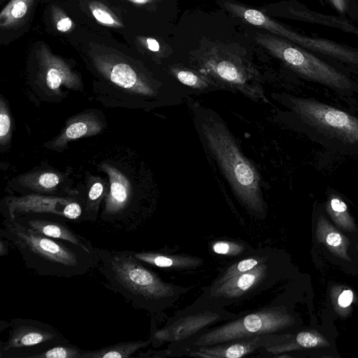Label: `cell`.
<instances>
[{
    "label": "cell",
    "instance_id": "cell-1",
    "mask_svg": "<svg viewBox=\"0 0 358 358\" xmlns=\"http://www.w3.org/2000/svg\"><path fill=\"white\" fill-rule=\"evenodd\" d=\"M96 268L103 285L120 294L134 308L146 310L152 320L171 306L188 289L164 281L143 264L131 250H108L94 246Z\"/></svg>",
    "mask_w": 358,
    "mask_h": 358
},
{
    "label": "cell",
    "instance_id": "cell-2",
    "mask_svg": "<svg viewBox=\"0 0 358 358\" xmlns=\"http://www.w3.org/2000/svg\"><path fill=\"white\" fill-rule=\"evenodd\" d=\"M0 237L10 241L27 268L37 275L59 278L84 275L97 264L96 253L71 242L44 236L15 220H3Z\"/></svg>",
    "mask_w": 358,
    "mask_h": 358
},
{
    "label": "cell",
    "instance_id": "cell-3",
    "mask_svg": "<svg viewBox=\"0 0 358 358\" xmlns=\"http://www.w3.org/2000/svg\"><path fill=\"white\" fill-rule=\"evenodd\" d=\"M199 131L234 193L244 206L256 215H264L261 177L245 156L222 120L210 110L199 111Z\"/></svg>",
    "mask_w": 358,
    "mask_h": 358
},
{
    "label": "cell",
    "instance_id": "cell-4",
    "mask_svg": "<svg viewBox=\"0 0 358 358\" xmlns=\"http://www.w3.org/2000/svg\"><path fill=\"white\" fill-rule=\"evenodd\" d=\"M285 104L300 131L336 153L358 155V118L310 98L286 96Z\"/></svg>",
    "mask_w": 358,
    "mask_h": 358
},
{
    "label": "cell",
    "instance_id": "cell-5",
    "mask_svg": "<svg viewBox=\"0 0 358 358\" xmlns=\"http://www.w3.org/2000/svg\"><path fill=\"white\" fill-rule=\"evenodd\" d=\"M257 43L303 78L317 83L341 96L358 93V83L305 48L278 36L257 33Z\"/></svg>",
    "mask_w": 358,
    "mask_h": 358
},
{
    "label": "cell",
    "instance_id": "cell-6",
    "mask_svg": "<svg viewBox=\"0 0 358 358\" xmlns=\"http://www.w3.org/2000/svg\"><path fill=\"white\" fill-rule=\"evenodd\" d=\"M195 63L217 86L233 89L253 101H267L259 73L243 56L225 45L205 48L195 57Z\"/></svg>",
    "mask_w": 358,
    "mask_h": 358
},
{
    "label": "cell",
    "instance_id": "cell-7",
    "mask_svg": "<svg viewBox=\"0 0 358 358\" xmlns=\"http://www.w3.org/2000/svg\"><path fill=\"white\" fill-rule=\"evenodd\" d=\"M292 317L275 308H266L200 333L184 341L173 342L164 351V356H172L176 352L185 353L189 350L209 346L247 337L274 334L288 327Z\"/></svg>",
    "mask_w": 358,
    "mask_h": 358
},
{
    "label": "cell",
    "instance_id": "cell-8",
    "mask_svg": "<svg viewBox=\"0 0 358 358\" xmlns=\"http://www.w3.org/2000/svg\"><path fill=\"white\" fill-rule=\"evenodd\" d=\"M5 329H8V338L0 341V358H35L67 341L53 326L34 319L1 320L0 331Z\"/></svg>",
    "mask_w": 358,
    "mask_h": 358
},
{
    "label": "cell",
    "instance_id": "cell-9",
    "mask_svg": "<svg viewBox=\"0 0 358 358\" xmlns=\"http://www.w3.org/2000/svg\"><path fill=\"white\" fill-rule=\"evenodd\" d=\"M85 200L76 196L29 194L8 196L1 202L3 219L13 220L26 215H41L69 222L84 221Z\"/></svg>",
    "mask_w": 358,
    "mask_h": 358
},
{
    "label": "cell",
    "instance_id": "cell-10",
    "mask_svg": "<svg viewBox=\"0 0 358 358\" xmlns=\"http://www.w3.org/2000/svg\"><path fill=\"white\" fill-rule=\"evenodd\" d=\"M268 260L215 286L209 285L191 308H222L266 288L271 280Z\"/></svg>",
    "mask_w": 358,
    "mask_h": 358
},
{
    "label": "cell",
    "instance_id": "cell-11",
    "mask_svg": "<svg viewBox=\"0 0 358 358\" xmlns=\"http://www.w3.org/2000/svg\"><path fill=\"white\" fill-rule=\"evenodd\" d=\"M191 308V314L183 313L177 319H171L162 328L151 326L150 336L148 339L153 347H158L165 342H178L184 341L201 331L205 326L210 325L216 321L235 318L238 316L224 310L220 308ZM205 329V328H204Z\"/></svg>",
    "mask_w": 358,
    "mask_h": 358
},
{
    "label": "cell",
    "instance_id": "cell-12",
    "mask_svg": "<svg viewBox=\"0 0 358 358\" xmlns=\"http://www.w3.org/2000/svg\"><path fill=\"white\" fill-rule=\"evenodd\" d=\"M286 337L266 334L231 341L216 345L198 347L186 352L185 354L199 357L240 358L257 350L281 343Z\"/></svg>",
    "mask_w": 358,
    "mask_h": 358
},
{
    "label": "cell",
    "instance_id": "cell-13",
    "mask_svg": "<svg viewBox=\"0 0 358 358\" xmlns=\"http://www.w3.org/2000/svg\"><path fill=\"white\" fill-rule=\"evenodd\" d=\"M108 80L117 90L118 103L131 104L134 98H152L157 96L158 90L153 83L145 77L138 76L130 66L119 63L113 66L108 73Z\"/></svg>",
    "mask_w": 358,
    "mask_h": 358
},
{
    "label": "cell",
    "instance_id": "cell-14",
    "mask_svg": "<svg viewBox=\"0 0 358 358\" xmlns=\"http://www.w3.org/2000/svg\"><path fill=\"white\" fill-rule=\"evenodd\" d=\"M13 220L44 236L71 242L91 253H96L91 241L76 233L68 222L41 215H26Z\"/></svg>",
    "mask_w": 358,
    "mask_h": 358
},
{
    "label": "cell",
    "instance_id": "cell-15",
    "mask_svg": "<svg viewBox=\"0 0 358 358\" xmlns=\"http://www.w3.org/2000/svg\"><path fill=\"white\" fill-rule=\"evenodd\" d=\"M103 127V122L95 115L76 116L69 121L57 138L48 142L46 146L51 150H62L71 141L96 135L102 131Z\"/></svg>",
    "mask_w": 358,
    "mask_h": 358
},
{
    "label": "cell",
    "instance_id": "cell-16",
    "mask_svg": "<svg viewBox=\"0 0 358 358\" xmlns=\"http://www.w3.org/2000/svg\"><path fill=\"white\" fill-rule=\"evenodd\" d=\"M134 257L149 267L165 268H188L196 267L202 260L192 257L169 255L162 251H131Z\"/></svg>",
    "mask_w": 358,
    "mask_h": 358
},
{
    "label": "cell",
    "instance_id": "cell-17",
    "mask_svg": "<svg viewBox=\"0 0 358 358\" xmlns=\"http://www.w3.org/2000/svg\"><path fill=\"white\" fill-rule=\"evenodd\" d=\"M147 341H131L103 347L94 350H84L81 358H129L147 348L150 344Z\"/></svg>",
    "mask_w": 358,
    "mask_h": 358
},
{
    "label": "cell",
    "instance_id": "cell-18",
    "mask_svg": "<svg viewBox=\"0 0 358 358\" xmlns=\"http://www.w3.org/2000/svg\"><path fill=\"white\" fill-rule=\"evenodd\" d=\"M317 237L338 256L349 259L347 255L348 240L322 215L318 218Z\"/></svg>",
    "mask_w": 358,
    "mask_h": 358
},
{
    "label": "cell",
    "instance_id": "cell-19",
    "mask_svg": "<svg viewBox=\"0 0 358 358\" xmlns=\"http://www.w3.org/2000/svg\"><path fill=\"white\" fill-rule=\"evenodd\" d=\"M170 71L179 82L195 90L204 91L211 87L217 86L208 76L199 71L192 70L178 65L172 66Z\"/></svg>",
    "mask_w": 358,
    "mask_h": 358
},
{
    "label": "cell",
    "instance_id": "cell-20",
    "mask_svg": "<svg viewBox=\"0 0 358 358\" xmlns=\"http://www.w3.org/2000/svg\"><path fill=\"white\" fill-rule=\"evenodd\" d=\"M268 253L264 252L254 257L241 259L222 269L217 277L212 282L210 286L219 285L232 277L246 273L259 264L268 261Z\"/></svg>",
    "mask_w": 358,
    "mask_h": 358
},
{
    "label": "cell",
    "instance_id": "cell-21",
    "mask_svg": "<svg viewBox=\"0 0 358 358\" xmlns=\"http://www.w3.org/2000/svg\"><path fill=\"white\" fill-rule=\"evenodd\" d=\"M327 210L341 227L349 229L353 228V222L348 214V206L336 194L330 193L329 194Z\"/></svg>",
    "mask_w": 358,
    "mask_h": 358
},
{
    "label": "cell",
    "instance_id": "cell-22",
    "mask_svg": "<svg viewBox=\"0 0 358 358\" xmlns=\"http://www.w3.org/2000/svg\"><path fill=\"white\" fill-rule=\"evenodd\" d=\"M84 350L68 340L38 355L35 358H81Z\"/></svg>",
    "mask_w": 358,
    "mask_h": 358
},
{
    "label": "cell",
    "instance_id": "cell-23",
    "mask_svg": "<svg viewBox=\"0 0 358 358\" xmlns=\"http://www.w3.org/2000/svg\"><path fill=\"white\" fill-rule=\"evenodd\" d=\"M59 183V176L52 172H45L40 175L36 185L33 187L38 192L51 193L55 190Z\"/></svg>",
    "mask_w": 358,
    "mask_h": 358
},
{
    "label": "cell",
    "instance_id": "cell-24",
    "mask_svg": "<svg viewBox=\"0 0 358 358\" xmlns=\"http://www.w3.org/2000/svg\"><path fill=\"white\" fill-rule=\"evenodd\" d=\"M11 134V119L6 105L3 99H1L0 106V142L1 145L6 144L10 139Z\"/></svg>",
    "mask_w": 358,
    "mask_h": 358
},
{
    "label": "cell",
    "instance_id": "cell-25",
    "mask_svg": "<svg viewBox=\"0 0 358 358\" xmlns=\"http://www.w3.org/2000/svg\"><path fill=\"white\" fill-rule=\"evenodd\" d=\"M296 343L302 348H312L324 345L326 341L323 338L309 331H301L296 335Z\"/></svg>",
    "mask_w": 358,
    "mask_h": 358
},
{
    "label": "cell",
    "instance_id": "cell-26",
    "mask_svg": "<svg viewBox=\"0 0 358 358\" xmlns=\"http://www.w3.org/2000/svg\"><path fill=\"white\" fill-rule=\"evenodd\" d=\"M213 250L219 255H237L242 252L243 248L231 242L221 241L213 244Z\"/></svg>",
    "mask_w": 358,
    "mask_h": 358
},
{
    "label": "cell",
    "instance_id": "cell-27",
    "mask_svg": "<svg viewBox=\"0 0 358 358\" xmlns=\"http://www.w3.org/2000/svg\"><path fill=\"white\" fill-rule=\"evenodd\" d=\"M353 292L350 289L343 290L338 298V303L342 308L348 307L353 300Z\"/></svg>",
    "mask_w": 358,
    "mask_h": 358
},
{
    "label": "cell",
    "instance_id": "cell-28",
    "mask_svg": "<svg viewBox=\"0 0 358 358\" xmlns=\"http://www.w3.org/2000/svg\"><path fill=\"white\" fill-rule=\"evenodd\" d=\"M92 13L98 21L103 24H112L115 23L113 18L107 12L103 10L96 8L93 10Z\"/></svg>",
    "mask_w": 358,
    "mask_h": 358
},
{
    "label": "cell",
    "instance_id": "cell-29",
    "mask_svg": "<svg viewBox=\"0 0 358 358\" xmlns=\"http://www.w3.org/2000/svg\"><path fill=\"white\" fill-rule=\"evenodd\" d=\"M27 10V6L24 1L17 2L12 8V15L17 17H22L24 16Z\"/></svg>",
    "mask_w": 358,
    "mask_h": 358
},
{
    "label": "cell",
    "instance_id": "cell-30",
    "mask_svg": "<svg viewBox=\"0 0 358 358\" xmlns=\"http://www.w3.org/2000/svg\"><path fill=\"white\" fill-rule=\"evenodd\" d=\"M332 6L340 13L343 14L348 8L347 0H328Z\"/></svg>",
    "mask_w": 358,
    "mask_h": 358
},
{
    "label": "cell",
    "instance_id": "cell-31",
    "mask_svg": "<svg viewBox=\"0 0 358 358\" xmlns=\"http://www.w3.org/2000/svg\"><path fill=\"white\" fill-rule=\"evenodd\" d=\"M10 241L3 237H0V257H3L8 255Z\"/></svg>",
    "mask_w": 358,
    "mask_h": 358
},
{
    "label": "cell",
    "instance_id": "cell-32",
    "mask_svg": "<svg viewBox=\"0 0 358 358\" xmlns=\"http://www.w3.org/2000/svg\"><path fill=\"white\" fill-rule=\"evenodd\" d=\"M72 26V22L69 17H65L60 20L57 24V28L61 31H68Z\"/></svg>",
    "mask_w": 358,
    "mask_h": 358
},
{
    "label": "cell",
    "instance_id": "cell-33",
    "mask_svg": "<svg viewBox=\"0 0 358 358\" xmlns=\"http://www.w3.org/2000/svg\"><path fill=\"white\" fill-rule=\"evenodd\" d=\"M148 48L149 50L153 52H158L159 50V43L154 38H148L147 39Z\"/></svg>",
    "mask_w": 358,
    "mask_h": 358
},
{
    "label": "cell",
    "instance_id": "cell-34",
    "mask_svg": "<svg viewBox=\"0 0 358 358\" xmlns=\"http://www.w3.org/2000/svg\"><path fill=\"white\" fill-rule=\"evenodd\" d=\"M133 1L138 3H145L149 2L150 0H132Z\"/></svg>",
    "mask_w": 358,
    "mask_h": 358
}]
</instances>
